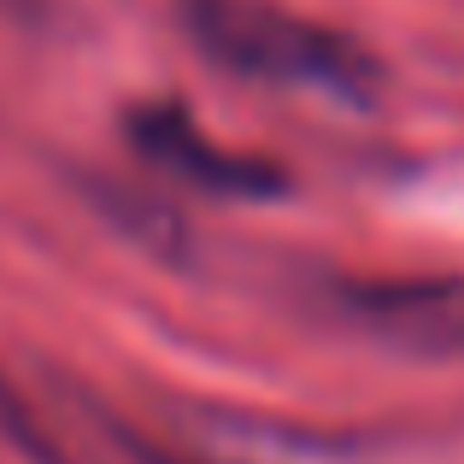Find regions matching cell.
I'll list each match as a JSON object with an SVG mask.
<instances>
[{
  "label": "cell",
  "instance_id": "obj_1",
  "mask_svg": "<svg viewBox=\"0 0 464 464\" xmlns=\"http://www.w3.org/2000/svg\"><path fill=\"white\" fill-rule=\"evenodd\" d=\"M182 30L218 71L271 89H306L364 106L382 89V65L335 24L300 18L276 0H182Z\"/></svg>",
  "mask_w": 464,
  "mask_h": 464
},
{
  "label": "cell",
  "instance_id": "obj_2",
  "mask_svg": "<svg viewBox=\"0 0 464 464\" xmlns=\"http://www.w3.org/2000/svg\"><path fill=\"white\" fill-rule=\"evenodd\" d=\"M130 136H136V148L148 153L159 170L194 182V188L247 194V200H253V194H276V188H283V170H276V165L206 141L200 124H194L182 106H141V112L130 118Z\"/></svg>",
  "mask_w": 464,
  "mask_h": 464
},
{
  "label": "cell",
  "instance_id": "obj_3",
  "mask_svg": "<svg viewBox=\"0 0 464 464\" xmlns=\"http://www.w3.org/2000/svg\"><path fill=\"white\" fill-rule=\"evenodd\" d=\"M359 324L430 353H464V283H364L347 295Z\"/></svg>",
  "mask_w": 464,
  "mask_h": 464
}]
</instances>
